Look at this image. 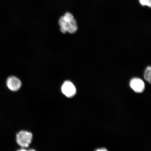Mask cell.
I'll list each match as a JSON object with an SVG mask.
<instances>
[{
    "label": "cell",
    "instance_id": "8992f818",
    "mask_svg": "<svg viewBox=\"0 0 151 151\" xmlns=\"http://www.w3.org/2000/svg\"><path fill=\"white\" fill-rule=\"evenodd\" d=\"M144 78L145 80L151 83V67L150 66H148L145 70L144 73Z\"/></svg>",
    "mask_w": 151,
    "mask_h": 151
},
{
    "label": "cell",
    "instance_id": "52a82bcc",
    "mask_svg": "<svg viewBox=\"0 0 151 151\" xmlns=\"http://www.w3.org/2000/svg\"><path fill=\"white\" fill-rule=\"evenodd\" d=\"M139 2L142 6H151V0H139Z\"/></svg>",
    "mask_w": 151,
    "mask_h": 151
},
{
    "label": "cell",
    "instance_id": "3957f363",
    "mask_svg": "<svg viewBox=\"0 0 151 151\" xmlns=\"http://www.w3.org/2000/svg\"><path fill=\"white\" fill-rule=\"evenodd\" d=\"M61 90L62 93L68 97H73L76 93V90L74 85L71 81H65L62 85Z\"/></svg>",
    "mask_w": 151,
    "mask_h": 151
},
{
    "label": "cell",
    "instance_id": "7a4b0ae2",
    "mask_svg": "<svg viewBox=\"0 0 151 151\" xmlns=\"http://www.w3.org/2000/svg\"><path fill=\"white\" fill-rule=\"evenodd\" d=\"M33 135L31 132L26 131H21L17 134V142L20 146L28 147L31 143Z\"/></svg>",
    "mask_w": 151,
    "mask_h": 151
},
{
    "label": "cell",
    "instance_id": "277c9868",
    "mask_svg": "<svg viewBox=\"0 0 151 151\" xmlns=\"http://www.w3.org/2000/svg\"><path fill=\"white\" fill-rule=\"evenodd\" d=\"M130 86L134 91L137 93H141L144 91L145 85L141 79L138 78H132L130 82Z\"/></svg>",
    "mask_w": 151,
    "mask_h": 151
},
{
    "label": "cell",
    "instance_id": "6da1fadb",
    "mask_svg": "<svg viewBox=\"0 0 151 151\" xmlns=\"http://www.w3.org/2000/svg\"><path fill=\"white\" fill-rule=\"evenodd\" d=\"M58 24L60 31L64 34L67 32L74 34L78 29L76 20L73 15L69 12L66 13L60 18Z\"/></svg>",
    "mask_w": 151,
    "mask_h": 151
},
{
    "label": "cell",
    "instance_id": "5b68a950",
    "mask_svg": "<svg viewBox=\"0 0 151 151\" xmlns=\"http://www.w3.org/2000/svg\"><path fill=\"white\" fill-rule=\"evenodd\" d=\"M6 85L9 90L12 91H17L22 86L20 80L14 76H11L7 79Z\"/></svg>",
    "mask_w": 151,
    "mask_h": 151
},
{
    "label": "cell",
    "instance_id": "ba28073f",
    "mask_svg": "<svg viewBox=\"0 0 151 151\" xmlns=\"http://www.w3.org/2000/svg\"><path fill=\"white\" fill-rule=\"evenodd\" d=\"M96 151H107V150H106V149L105 148H102L100 149H98L97 150H96Z\"/></svg>",
    "mask_w": 151,
    "mask_h": 151
}]
</instances>
